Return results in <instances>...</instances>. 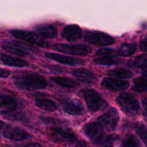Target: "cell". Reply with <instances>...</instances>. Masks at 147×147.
Returning a JSON list of instances; mask_svg holds the SVG:
<instances>
[{
  "instance_id": "obj_1",
  "label": "cell",
  "mask_w": 147,
  "mask_h": 147,
  "mask_svg": "<svg viewBox=\"0 0 147 147\" xmlns=\"http://www.w3.org/2000/svg\"><path fill=\"white\" fill-rule=\"evenodd\" d=\"M85 134L96 147H113L117 136L106 135L103 127L96 122L87 123L83 127Z\"/></svg>"
},
{
  "instance_id": "obj_2",
  "label": "cell",
  "mask_w": 147,
  "mask_h": 147,
  "mask_svg": "<svg viewBox=\"0 0 147 147\" xmlns=\"http://www.w3.org/2000/svg\"><path fill=\"white\" fill-rule=\"evenodd\" d=\"M15 86L21 90H34L45 88L48 83L42 76L33 73H23L14 77Z\"/></svg>"
},
{
  "instance_id": "obj_3",
  "label": "cell",
  "mask_w": 147,
  "mask_h": 147,
  "mask_svg": "<svg viewBox=\"0 0 147 147\" xmlns=\"http://www.w3.org/2000/svg\"><path fill=\"white\" fill-rule=\"evenodd\" d=\"M81 93L91 111H98L107 107L105 99L94 89H84L81 90Z\"/></svg>"
},
{
  "instance_id": "obj_4",
  "label": "cell",
  "mask_w": 147,
  "mask_h": 147,
  "mask_svg": "<svg viewBox=\"0 0 147 147\" xmlns=\"http://www.w3.org/2000/svg\"><path fill=\"white\" fill-rule=\"evenodd\" d=\"M117 103L122 110L128 114L133 115L139 109V103L137 99L128 93H123L117 98Z\"/></svg>"
},
{
  "instance_id": "obj_5",
  "label": "cell",
  "mask_w": 147,
  "mask_h": 147,
  "mask_svg": "<svg viewBox=\"0 0 147 147\" xmlns=\"http://www.w3.org/2000/svg\"><path fill=\"white\" fill-rule=\"evenodd\" d=\"M1 134L6 139L18 142V141L30 139L31 137V135L29 134L26 131L21 128L9 126V125L3 126L2 122H1Z\"/></svg>"
},
{
  "instance_id": "obj_6",
  "label": "cell",
  "mask_w": 147,
  "mask_h": 147,
  "mask_svg": "<svg viewBox=\"0 0 147 147\" xmlns=\"http://www.w3.org/2000/svg\"><path fill=\"white\" fill-rule=\"evenodd\" d=\"M54 49L59 52L65 53V54L80 56L88 55L92 52V49L89 46L83 44H58L54 46Z\"/></svg>"
},
{
  "instance_id": "obj_7",
  "label": "cell",
  "mask_w": 147,
  "mask_h": 147,
  "mask_svg": "<svg viewBox=\"0 0 147 147\" xmlns=\"http://www.w3.org/2000/svg\"><path fill=\"white\" fill-rule=\"evenodd\" d=\"M119 121V115L116 109H111L106 113L99 116L98 122L103 128L108 131H113L116 129Z\"/></svg>"
},
{
  "instance_id": "obj_8",
  "label": "cell",
  "mask_w": 147,
  "mask_h": 147,
  "mask_svg": "<svg viewBox=\"0 0 147 147\" xmlns=\"http://www.w3.org/2000/svg\"><path fill=\"white\" fill-rule=\"evenodd\" d=\"M10 33L14 37H17V39L28 42L32 43V44L37 45L40 46V47H49V46H50V44L47 42L45 41L44 40L40 38L37 34L31 32L20 30H12L10 31Z\"/></svg>"
},
{
  "instance_id": "obj_9",
  "label": "cell",
  "mask_w": 147,
  "mask_h": 147,
  "mask_svg": "<svg viewBox=\"0 0 147 147\" xmlns=\"http://www.w3.org/2000/svg\"><path fill=\"white\" fill-rule=\"evenodd\" d=\"M85 39L87 42L93 45L106 46L113 44L114 39L108 34L98 31H89L86 34Z\"/></svg>"
},
{
  "instance_id": "obj_10",
  "label": "cell",
  "mask_w": 147,
  "mask_h": 147,
  "mask_svg": "<svg viewBox=\"0 0 147 147\" xmlns=\"http://www.w3.org/2000/svg\"><path fill=\"white\" fill-rule=\"evenodd\" d=\"M62 107L65 113L71 116H80L84 113V108L81 102L76 99L66 98L62 101Z\"/></svg>"
},
{
  "instance_id": "obj_11",
  "label": "cell",
  "mask_w": 147,
  "mask_h": 147,
  "mask_svg": "<svg viewBox=\"0 0 147 147\" xmlns=\"http://www.w3.org/2000/svg\"><path fill=\"white\" fill-rule=\"evenodd\" d=\"M45 56L47 58L53 60L54 61L57 62V63H62V64L67 65L70 66H78L84 65L85 61L83 60L78 58H75V57H68V56L62 55L57 54V53H47Z\"/></svg>"
},
{
  "instance_id": "obj_12",
  "label": "cell",
  "mask_w": 147,
  "mask_h": 147,
  "mask_svg": "<svg viewBox=\"0 0 147 147\" xmlns=\"http://www.w3.org/2000/svg\"><path fill=\"white\" fill-rule=\"evenodd\" d=\"M50 135L57 142L73 143L76 140V136L71 132L67 131L61 128L55 127L50 129Z\"/></svg>"
},
{
  "instance_id": "obj_13",
  "label": "cell",
  "mask_w": 147,
  "mask_h": 147,
  "mask_svg": "<svg viewBox=\"0 0 147 147\" xmlns=\"http://www.w3.org/2000/svg\"><path fill=\"white\" fill-rule=\"evenodd\" d=\"M101 86L106 88L109 89V90H126L129 87V83L127 80L106 78L102 80Z\"/></svg>"
},
{
  "instance_id": "obj_14",
  "label": "cell",
  "mask_w": 147,
  "mask_h": 147,
  "mask_svg": "<svg viewBox=\"0 0 147 147\" xmlns=\"http://www.w3.org/2000/svg\"><path fill=\"white\" fill-rule=\"evenodd\" d=\"M62 36L67 41H74L81 37L82 30L77 24H69L63 28Z\"/></svg>"
},
{
  "instance_id": "obj_15",
  "label": "cell",
  "mask_w": 147,
  "mask_h": 147,
  "mask_svg": "<svg viewBox=\"0 0 147 147\" xmlns=\"http://www.w3.org/2000/svg\"><path fill=\"white\" fill-rule=\"evenodd\" d=\"M17 106V102L15 98L9 96H1V113L6 114V113H11L15 111Z\"/></svg>"
},
{
  "instance_id": "obj_16",
  "label": "cell",
  "mask_w": 147,
  "mask_h": 147,
  "mask_svg": "<svg viewBox=\"0 0 147 147\" xmlns=\"http://www.w3.org/2000/svg\"><path fill=\"white\" fill-rule=\"evenodd\" d=\"M72 75L78 80L88 83H93L97 79V77L94 73L83 68L73 70L72 71Z\"/></svg>"
},
{
  "instance_id": "obj_17",
  "label": "cell",
  "mask_w": 147,
  "mask_h": 147,
  "mask_svg": "<svg viewBox=\"0 0 147 147\" xmlns=\"http://www.w3.org/2000/svg\"><path fill=\"white\" fill-rule=\"evenodd\" d=\"M35 30L40 35L46 38H54L57 35V31L54 26L45 24L38 25L35 27Z\"/></svg>"
},
{
  "instance_id": "obj_18",
  "label": "cell",
  "mask_w": 147,
  "mask_h": 147,
  "mask_svg": "<svg viewBox=\"0 0 147 147\" xmlns=\"http://www.w3.org/2000/svg\"><path fill=\"white\" fill-rule=\"evenodd\" d=\"M1 60L4 64L9 66L17 67H23L28 66V63L23 59L18 58V57H11L7 55H1Z\"/></svg>"
},
{
  "instance_id": "obj_19",
  "label": "cell",
  "mask_w": 147,
  "mask_h": 147,
  "mask_svg": "<svg viewBox=\"0 0 147 147\" xmlns=\"http://www.w3.org/2000/svg\"><path fill=\"white\" fill-rule=\"evenodd\" d=\"M50 80L54 82L56 84L65 88H75L79 86V83L75 80H70L64 77H59V76H53L50 78Z\"/></svg>"
},
{
  "instance_id": "obj_20",
  "label": "cell",
  "mask_w": 147,
  "mask_h": 147,
  "mask_svg": "<svg viewBox=\"0 0 147 147\" xmlns=\"http://www.w3.org/2000/svg\"><path fill=\"white\" fill-rule=\"evenodd\" d=\"M34 103L36 106L47 111H55L57 109L56 103L48 99H36Z\"/></svg>"
},
{
  "instance_id": "obj_21",
  "label": "cell",
  "mask_w": 147,
  "mask_h": 147,
  "mask_svg": "<svg viewBox=\"0 0 147 147\" xmlns=\"http://www.w3.org/2000/svg\"><path fill=\"white\" fill-rule=\"evenodd\" d=\"M96 64L102 65H119L122 62V60L117 56L110 55L107 57H100L94 60Z\"/></svg>"
},
{
  "instance_id": "obj_22",
  "label": "cell",
  "mask_w": 147,
  "mask_h": 147,
  "mask_svg": "<svg viewBox=\"0 0 147 147\" xmlns=\"http://www.w3.org/2000/svg\"><path fill=\"white\" fill-rule=\"evenodd\" d=\"M108 75L112 77L119 78L129 79L132 78L133 73L130 70L123 68H116L113 70H111L108 72Z\"/></svg>"
},
{
  "instance_id": "obj_23",
  "label": "cell",
  "mask_w": 147,
  "mask_h": 147,
  "mask_svg": "<svg viewBox=\"0 0 147 147\" xmlns=\"http://www.w3.org/2000/svg\"><path fill=\"white\" fill-rule=\"evenodd\" d=\"M121 147H142V145L134 135H128L122 141Z\"/></svg>"
},
{
  "instance_id": "obj_24",
  "label": "cell",
  "mask_w": 147,
  "mask_h": 147,
  "mask_svg": "<svg viewBox=\"0 0 147 147\" xmlns=\"http://www.w3.org/2000/svg\"><path fill=\"white\" fill-rule=\"evenodd\" d=\"M132 88L134 90L137 92H146L147 91V79L144 78H138L134 79Z\"/></svg>"
},
{
  "instance_id": "obj_25",
  "label": "cell",
  "mask_w": 147,
  "mask_h": 147,
  "mask_svg": "<svg viewBox=\"0 0 147 147\" xmlns=\"http://www.w3.org/2000/svg\"><path fill=\"white\" fill-rule=\"evenodd\" d=\"M136 47L135 45L126 43V44H123L121 46L119 53L121 56L129 57V56L132 55L136 52Z\"/></svg>"
},
{
  "instance_id": "obj_26",
  "label": "cell",
  "mask_w": 147,
  "mask_h": 147,
  "mask_svg": "<svg viewBox=\"0 0 147 147\" xmlns=\"http://www.w3.org/2000/svg\"><path fill=\"white\" fill-rule=\"evenodd\" d=\"M135 129L137 134L147 147V126L142 123H138L135 126Z\"/></svg>"
},
{
  "instance_id": "obj_27",
  "label": "cell",
  "mask_w": 147,
  "mask_h": 147,
  "mask_svg": "<svg viewBox=\"0 0 147 147\" xmlns=\"http://www.w3.org/2000/svg\"><path fill=\"white\" fill-rule=\"evenodd\" d=\"M132 63H133L132 65L136 67H139V68L147 67V55L142 54L137 56Z\"/></svg>"
},
{
  "instance_id": "obj_28",
  "label": "cell",
  "mask_w": 147,
  "mask_h": 147,
  "mask_svg": "<svg viewBox=\"0 0 147 147\" xmlns=\"http://www.w3.org/2000/svg\"><path fill=\"white\" fill-rule=\"evenodd\" d=\"M2 48L4 49L5 50H7L9 53H11L12 54L16 55L18 56H24L26 55V53L22 49L19 48V47H15L14 45H2Z\"/></svg>"
},
{
  "instance_id": "obj_29",
  "label": "cell",
  "mask_w": 147,
  "mask_h": 147,
  "mask_svg": "<svg viewBox=\"0 0 147 147\" xmlns=\"http://www.w3.org/2000/svg\"><path fill=\"white\" fill-rule=\"evenodd\" d=\"M114 50L110 48H101L96 52V55L101 56L103 57H107V56L111 55L113 54Z\"/></svg>"
},
{
  "instance_id": "obj_30",
  "label": "cell",
  "mask_w": 147,
  "mask_h": 147,
  "mask_svg": "<svg viewBox=\"0 0 147 147\" xmlns=\"http://www.w3.org/2000/svg\"><path fill=\"white\" fill-rule=\"evenodd\" d=\"M140 47L143 51L147 52V35L145 36L140 42Z\"/></svg>"
},
{
  "instance_id": "obj_31",
  "label": "cell",
  "mask_w": 147,
  "mask_h": 147,
  "mask_svg": "<svg viewBox=\"0 0 147 147\" xmlns=\"http://www.w3.org/2000/svg\"><path fill=\"white\" fill-rule=\"evenodd\" d=\"M10 75V73L8 70H6L4 69H1V78H7Z\"/></svg>"
},
{
  "instance_id": "obj_32",
  "label": "cell",
  "mask_w": 147,
  "mask_h": 147,
  "mask_svg": "<svg viewBox=\"0 0 147 147\" xmlns=\"http://www.w3.org/2000/svg\"><path fill=\"white\" fill-rule=\"evenodd\" d=\"M75 147H88V146L84 141H80V142H79L76 145Z\"/></svg>"
},
{
  "instance_id": "obj_33",
  "label": "cell",
  "mask_w": 147,
  "mask_h": 147,
  "mask_svg": "<svg viewBox=\"0 0 147 147\" xmlns=\"http://www.w3.org/2000/svg\"><path fill=\"white\" fill-rule=\"evenodd\" d=\"M23 147H41L38 144H34V143H31V144H27L24 145Z\"/></svg>"
},
{
  "instance_id": "obj_34",
  "label": "cell",
  "mask_w": 147,
  "mask_h": 147,
  "mask_svg": "<svg viewBox=\"0 0 147 147\" xmlns=\"http://www.w3.org/2000/svg\"><path fill=\"white\" fill-rule=\"evenodd\" d=\"M142 105H143V107L144 108V109L147 112V98H144L142 99Z\"/></svg>"
},
{
  "instance_id": "obj_35",
  "label": "cell",
  "mask_w": 147,
  "mask_h": 147,
  "mask_svg": "<svg viewBox=\"0 0 147 147\" xmlns=\"http://www.w3.org/2000/svg\"><path fill=\"white\" fill-rule=\"evenodd\" d=\"M142 75H143L144 77H146L147 78V70H144V71H143V73H142Z\"/></svg>"
}]
</instances>
